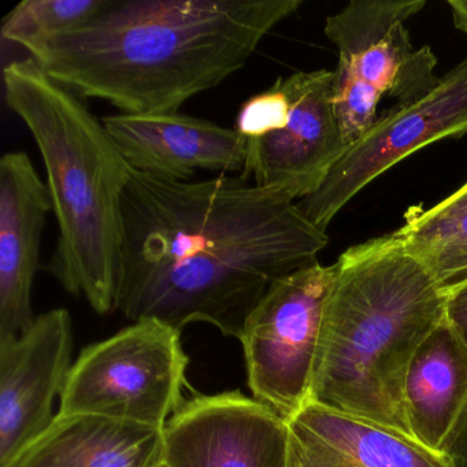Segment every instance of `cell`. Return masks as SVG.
I'll list each match as a JSON object with an SVG mask.
<instances>
[{
  "mask_svg": "<svg viewBox=\"0 0 467 467\" xmlns=\"http://www.w3.org/2000/svg\"><path fill=\"white\" fill-rule=\"evenodd\" d=\"M327 234L296 202L242 177L179 182L133 171L122 196L117 310L239 340L273 284L316 264Z\"/></svg>",
  "mask_w": 467,
  "mask_h": 467,
  "instance_id": "1",
  "label": "cell"
},
{
  "mask_svg": "<svg viewBox=\"0 0 467 467\" xmlns=\"http://www.w3.org/2000/svg\"><path fill=\"white\" fill-rule=\"evenodd\" d=\"M302 0H130L29 48L57 83L119 114L179 113L239 72Z\"/></svg>",
  "mask_w": 467,
  "mask_h": 467,
  "instance_id": "2",
  "label": "cell"
},
{
  "mask_svg": "<svg viewBox=\"0 0 467 467\" xmlns=\"http://www.w3.org/2000/svg\"><path fill=\"white\" fill-rule=\"evenodd\" d=\"M336 264L308 403L414 440L406 377L445 319L447 291L392 234L348 248Z\"/></svg>",
  "mask_w": 467,
  "mask_h": 467,
  "instance_id": "3",
  "label": "cell"
},
{
  "mask_svg": "<svg viewBox=\"0 0 467 467\" xmlns=\"http://www.w3.org/2000/svg\"><path fill=\"white\" fill-rule=\"evenodd\" d=\"M7 106L23 119L47 171L58 221L46 270L98 314L117 311L122 245V196L132 168L84 99L34 59L4 70Z\"/></svg>",
  "mask_w": 467,
  "mask_h": 467,
  "instance_id": "4",
  "label": "cell"
},
{
  "mask_svg": "<svg viewBox=\"0 0 467 467\" xmlns=\"http://www.w3.org/2000/svg\"><path fill=\"white\" fill-rule=\"evenodd\" d=\"M425 0H352L327 17L325 35L338 51L333 103L347 146L377 119L382 98L406 105L431 91L440 78L429 46L415 50L404 23Z\"/></svg>",
  "mask_w": 467,
  "mask_h": 467,
  "instance_id": "5",
  "label": "cell"
},
{
  "mask_svg": "<svg viewBox=\"0 0 467 467\" xmlns=\"http://www.w3.org/2000/svg\"><path fill=\"white\" fill-rule=\"evenodd\" d=\"M333 81L330 70L297 72L243 103L234 128L247 149L242 179L292 201L321 188L348 150L333 103Z\"/></svg>",
  "mask_w": 467,
  "mask_h": 467,
  "instance_id": "6",
  "label": "cell"
},
{
  "mask_svg": "<svg viewBox=\"0 0 467 467\" xmlns=\"http://www.w3.org/2000/svg\"><path fill=\"white\" fill-rule=\"evenodd\" d=\"M190 358L182 332L140 319L81 349L59 396L58 414H88L163 431L184 403Z\"/></svg>",
  "mask_w": 467,
  "mask_h": 467,
  "instance_id": "7",
  "label": "cell"
},
{
  "mask_svg": "<svg viewBox=\"0 0 467 467\" xmlns=\"http://www.w3.org/2000/svg\"><path fill=\"white\" fill-rule=\"evenodd\" d=\"M337 264L308 265L273 284L239 341L253 398L285 420L310 400L325 310Z\"/></svg>",
  "mask_w": 467,
  "mask_h": 467,
  "instance_id": "8",
  "label": "cell"
},
{
  "mask_svg": "<svg viewBox=\"0 0 467 467\" xmlns=\"http://www.w3.org/2000/svg\"><path fill=\"white\" fill-rule=\"evenodd\" d=\"M467 133V58L440 78L422 97L398 105L333 166L317 192L297 202L318 228L330 221L363 188L396 163L434 141Z\"/></svg>",
  "mask_w": 467,
  "mask_h": 467,
  "instance_id": "9",
  "label": "cell"
},
{
  "mask_svg": "<svg viewBox=\"0 0 467 467\" xmlns=\"http://www.w3.org/2000/svg\"><path fill=\"white\" fill-rule=\"evenodd\" d=\"M163 437L171 467H286L288 420L240 390L193 393Z\"/></svg>",
  "mask_w": 467,
  "mask_h": 467,
  "instance_id": "10",
  "label": "cell"
},
{
  "mask_svg": "<svg viewBox=\"0 0 467 467\" xmlns=\"http://www.w3.org/2000/svg\"><path fill=\"white\" fill-rule=\"evenodd\" d=\"M72 318L67 308L36 316L0 343V467L53 422V404L72 368Z\"/></svg>",
  "mask_w": 467,
  "mask_h": 467,
  "instance_id": "11",
  "label": "cell"
},
{
  "mask_svg": "<svg viewBox=\"0 0 467 467\" xmlns=\"http://www.w3.org/2000/svg\"><path fill=\"white\" fill-rule=\"evenodd\" d=\"M133 171L169 182H190L198 171H244L247 149L236 130L180 113L102 119Z\"/></svg>",
  "mask_w": 467,
  "mask_h": 467,
  "instance_id": "12",
  "label": "cell"
},
{
  "mask_svg": "<svg viewBox=\"0 0 467 467\" xmlns=\"http://www.w3.org/2000/svg\"><path fill=\"white\" fill-rule=\"evenodd\" d=\"M53 210L47 184L26 152L0 160V343L26 332L36 316L32 289Z\"/></svg>",
  "mask_w": 467,
  "mask_h": 467,
  "instance_id": "13",
  "label": "cell"
},
{
  "mask_svg": "<svg viewBox=\"0 0 467 467\" xmlns=\"http://www.w3.org/2000/svg\"><path fill=\"white\" fill-rule=\"evenodd\" d=\"M161 429L88 414H57L51 425L4 467H158Z\"/></svg>",
  "mask_w": 467,
  "mask_h": 467,
  "instance_id": "14",
  "label": "cell"
},
{
  "mask_svg": "<svg viewBox=\"0 0 467 467\" xmlns=\"http://www.w3.org/2000/svg\"><path fill=\"white\" fill-rule=\"evenodd\" d=\"M467 401V347L442 321L415 352L404 387L407 422L418 444L441 452Z\"/></svg>",
  "mask_w": 467,
  "mask_h": 467,
  "instance_id": "15",
  "label": "cell"
},
{
  "mask_svg": "<svg viewBox=\"0 0 467 467\" xmlns=\"http://www.w3.org/2000/svg\"><path fill=\"white\" fill-rule=\"evenodd\" d=\"M291 420L310 431L352 467H451L439 452L368 420L314 403Z\"/></svg>",
  "mask_w": 467,
  "mask_h": 467,
  "instance_id": "16",
  "label": "cell"
},
{
  "mask_svg": "<svg viewBox=\"0 0 467 467\" xmlns=\"http://www.w3.org/2000/svg\"><path fill=\"white\" fill-rule=\"evenodd\" d=\"M392 236L445 291L467 280V182L431 209L412 207Z\"/></svg>",
  "mask_w": 467,
  "mask_h": 467,
  "instance_id": "17",
  "label": "cell"
},
{
  "mask_svg": "<svg viewBox=\"0 0 467 467\" xmlns=\"http://www.w3.org/2000/svg\"><path fill=\"white\" fill-rule=\"evenodd\" d=\"M109 0H24L2 24V37L26 51L45 40L75 31Z\"/></svg>",
  "mask_w": 467,
  "mask_h": 467,
  "instance_id": "18",
  "label": "cell"
},
{
  "mask_svg": "<svg viewBox=\"0 0 467 467\" xmlns=\"http://www.w3.org/2000/svg\"><path fill=\"white\" fill-rule=\"evenodd\" d=\"M286 467H352L295 420H289Z\"/></svg>",
  "mask_w": 467,
  "mask_h": 467,
  "instance_id": "19",
  "label": "cell"
},
{
  "mask_svg": "<svg viewBox=\"0 0 467 467\" xmlns=\"http://www.w3.org/2000/svg\"><path fill=\"white\" fill-rule=\"evenodd\" d=\"M445 321L467 347V280L447 289Z\"/></svg>",
  "mask_w": 467,
  "mask_h": 467,
  "instance_id": "20",
  "label": "cell"
},
{
  "mask_svg": "<svg viewBox=\"0 0 467 467\" xmlns=\"http://www.w3.org/2000/svg\"><path fill=\"white\" fill-rule=\"evenodd\" d=\"M441 453L451 467H467V401L442 442Z\"/></svg>",
  "mask_w": 467,
  "mask_h": 467,
  "instance_id": "21",
  "label": "cell"
},
{
  "mask_svg": "<svg viewBox=\"0 0 467 467\" xmlns=\"http://www.w3.org/2000/svg\"><path fill=\"white\" fill-rule=\"evenodd\" d=\"M448 7L452 13V20L456 28L467 34V0H450Z\"/></svg>",
  "mask_w": 467,
  "mask_h": 467,
  "instance_id": "22",
  "label": "cell"
},
{
  "mask_svg": "<svg viewBox=\"0 0 467 467\" xmlns=\"http://www.w3.org/2000/svg\"><path fill=\"white\" fill-rule=\"evenodd\" d=\"M158 467H171V466H168V464L165 463V462H163V463H161L160 466Z\"/></svg>",
  "mask_w": 467,
  "mask_h": 467,
  "instance_id": "23",
  "label": "cell"
}]
</instances>
